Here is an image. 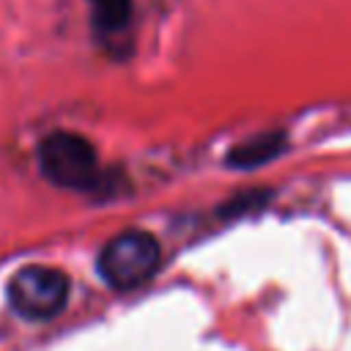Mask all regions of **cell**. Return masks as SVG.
<instances>
[{"label":"cell","mask_w":351,"mask_h":351,"mask_svg":"<svg viewBox=\"0 0 351 351\" xmlns=\"http://www.w3.org/2000/svg\"><path fill=\"white\" fill-rule=\"evenodd\" d=\"M11 310L25 321H49L69 302V277L52 266H22L5 285Z\"/></svg>","instance_id":"cell-3"},{"label":"cell","mask_w":351,"mask_h":351,"mask_svg":"<svg viewBox=\"0 0 351 351\" xmlns=\"http://www.w3.org/2000/svg\"><path fill=\"white\" fill-rule=\"evenodd\" d=\"M162 261L159 241L145 230H123L112 236L96 261L101 280L115 291H132L148 282Z\"/></svg>","instance_id":"cell-2"},{"label":"cell","mask_w":351,"mask_h":351,"mask_svg":"<svg viewBox=\"0 0 351 351\" xmlns=\"http://www.w3.org/2000/svg\"><path fill=\"white\" fill-rule=\"evenodd\" d=\"M90 3V27L93 36L110 52H118L129 36L132 25V0H88Z\"/></svg>","instance_id":"cell-4"},{"label":"cell","mask_w":351,"mask_h":351,"mask_svg":"<svg viewBox=\"0 0 351 351\" xmlns=\"http://www.w3.org/2000/svg\"><path fill=\"white\" fill-rule=\"evenodd\" d=\"M282 148V137L280 134H261L252 140H244L241 145H236L228 156V162L233 167H258L269 159H274Z\"/></svg>","instance_id":"cell-5"},{"label":"cell","mask_w":351,"mask_h":351,"mask_svg":"<svg viewBox=\"0 0 351 351\" xmlns=\"http://www.w3.org/2000/svg\"><path fill=\"white\" fill-rule=\"evenodd\" d=\"M41 176L71 192H96L101 186V167L96 148L77 132H49L36 148Z\"/></svg>","instance_id":"cell-1"}]
</instances>
